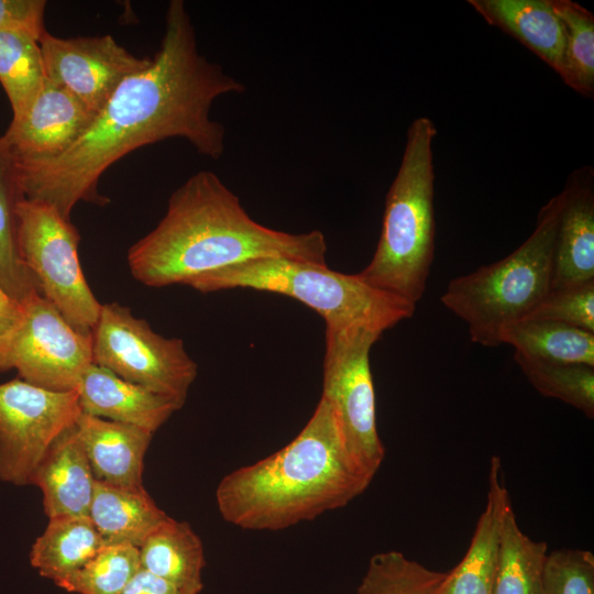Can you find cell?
<instances>
[{"mask_svg":"<svg viewBox=\"0 0 594 594\" xmlns=\"http://www.w3.org/2000/svg\"><path fill=\"white\" fill-rule=\"evenodd\" d=\"M548 546L520 529L508 496L499 521V546L492 594H543Z\"/></svg>","mask_w":594,"mask_h":594,"instance_id":"obj_23","label":"cell"},{"mask_svg":"<svg viewBox=\"0 0 594 594\" xmlns=\"http://www.w3.org/2000/svg\"><path fill=\"white\" fill-rule=\"evenodd\" d=\"M444 576L399 551L380 552L370 559L356 594H437Z\"/></svg>","mask_w":594,"mask_h":594,"instance_id":"obj_29","label":"cell"},{"mask_svg":"<svg viewBox=\"0 0 594 594\" xmlns=\"http://www.w3.org/2000/svg\"><path fill=\"white\" fill-rule=\"evenodd\" d=\"M371 482L350 460L333 411L320 397L288 444L227 474L215 495L227 522L244 530L275 531L345 506Z\"/></svg>","mask_w":594,"mask_h":594,"instance_id":"obj_3","label":"cell"},{"mask_svg":"<svg viewBox=\"0 0 594 594\" xmlns=\"http://www.w3.org/2000/svg\"><path fill=\"white\" fill-rule=\"evenodd\" d=\"M564 190L539 211L529 238L506 257L451 279L441 302L466 324L472 342L501 345V332L527 318L551 289Z\"/></svg>","mask_w":594,"mask_h":594,"instance_id":"obj_6","label":"cell"},{"mask_svg":"<svg viewBox=\"0 0 594 594\" xmlns=\"http://www.w3.org/2000/svg\"><path fill=\"white\" fill-rule=\"evenodd\" d=\"M499 339L526 358L594 366V333L564 323L522 319L505 326Z\"/></svg>","mask_w":594,"mask_h":594,"instance_id":"obj_24","label":"cell"},{"mask_svg":"<svg viewBox=\"0 0 594 594\" xmlns=\"http://www.w3.org/2000/svg\"><path fill=\"white\" fill-rule=\"evenodd\" d=\"M23 316L13 337L9 366L19 378L53 392L76 391L92 364L91 334L75 330L40 293L23 302Z\"/></svg>","mask_w":594,"mask_h":594,"instance_id":"obj_11","label":"cell"},{"mask_svg":"<svg viewBox=\"0 0 594 594\" xmlns=\"http://www.w3.org/2000/svg\"><path fill=\"white\" fill-rule=\"evenodd\" d=\"M592 172L573 175L566 187L553 251L551 289L594 280V193Z\"/></svg>","mask_w":594,"mask_h":594,"instance_id":"obj_16","label":"cell"},{"mask_svg":"<svg viewBox=\"0 0 594 594\" xmlns=\"http://www.w3.org/2000/svg\"><path fill=\"white\" fill-rule=\"evenodd\" d=\"M140 568L139 548L103 544L82 568L57 586L77 594H120Z\"/></svg>","mask_w":594,"mask_h":594,"instance_id":"obj_30","label":"cell"},{"mask_svg":"<svg viewBox=\"0 0 594 594\" xmlns=\"http://www.w3.org/2000/svg\"><path fill=\"white\" fill-rule=\"evenodd\" d=\"M168 515L141 487H121L95 482L89 518L105 544L139 548Z\"/></svg>","mask_w":594,"mask_h":594,"instance_id":"obj_20","label":"cell"},{"mask_svg":"<svg viewBox=\"0 0 594 594\" xmlns=\"http://www.w3.org/2000/svg\"><path fill=\"white\" fill-rule=\"evenodd\" d=\"M89 516H55L30 550V563L56 585L82 568L103 546Z\"/></svg>","mask_w":594,"mask_h":594,"instance_id":"obj_22","label":"cell"},{"mask_svg":"<svg viewBox=\"0 0 594 594\" xmlns=\"http://www.w3.org/2000/svg\"><path fill=\"white\" fill-rule=\"evenodd\" d=\"M468 2L490 25L515 37L560 74L563 33L551 0H469Z\"/></svg>","mask_w":594,"mask_h":594,"instance_id":"obj_19","label":"cell"},{"mask_svg":"<svg viewBox=\"0 0 594 594\" xmlns=\"http://www.w3.org/2000/svg\"><path fill=\"white\" fill-rule=\"evenodd\" d=\"M15 215L19 255L38 293L75 330L91 334L101 304L79 263L77 229L41 201L23 198L16 205Z\"/></svg>","mask_w":594,"mask_h":594,"instance_id":"obj_7","label":"cell"},{"mask_svg":"<svg viewBox=\"0 0 594 594\" xmlns=\"http://www.w3.org/2000/svg\"><path fill=\"white\" fill-rule=\"evenodd\" d=\"M525 319L551 320L594 333V280L550 290Z\"/></svg>","mask_w":594,"mask_h":594,"instance_id":"obj_32","label":"cell"},{"mask_svg":"<svg viewBox=\"0 0 594 594\" xmlns=\"http://www.w3.org/2000/svg\"><path fill=\"white\" fill-rule=\"evenodd\" d=\"M140 566L187 594L204 587V546L187 521L167 516L139 547Z\"/></svg>","mask_w":594,"mask_h":594,"instance_id":"obj_21","label":"cell"},{"mask_svg":"<svg viewBox=\"0 0 594 594\" xmlns=\"http://www.w3.org/2000/svg\"><path fill=\"white\" fill-rule=\"evenodd\" d=\"M201 293L245 288L294 298L319 314L326 328L364 327L383 333L414 316L416 305L326 265L282 257L251 260L186 283Z\"/></svg>","mask_w":594,"mask_h":594,"instance_id":"obj_5","label":"cell"},{"mask_svg":"<svg viewBox=\"0 0 594 594\" xmlns=\"http://www.w3.org/2000/svg\"><path fill=\"white\" fill-rule=\"evenodd\" d=\"M91 339L94 364L184 406L198 366L182 339L156 333L119 302L101 305Z\"/></svg>","mask_w":594,"mask_h":594,"instance_id":"obj_9","label":"cell"},{"mask_svg":"<svg viewBox=\"0 0 594 594\" xmlns=\"http://www.w3.org/2000/svg\"><path fill=\"white\" fill-rule=\"evenodd\" d=\"M95 482L86 451L73 425L51 444L29 484L42 491L45 515L52 518L89 516Z\"/></svg>","mask_w":594,"mask_h":594,"instance_id":"obj_15","label":"cell"},{"mask_svg":"<svg viewBox=\"0 0 594 594\" xmlns=\"http://www.w3.org/2000/svg\"><path fill=\"white\" fill-rule=\"evenodd\" d=\"M95 116L47 78L33 102L0 136L18 164L38 163L65 153L89 128Z\"/></svg>","mask_w":594,"mask_h":594,"instance_id":"obj_13","label":"cell"},{"mask_svg":"<svg viewBox=\"0 0 594 594\" xmlns=\"http://www.w3.org/2000/svg\"><path fill=\"white\" fill-rule=\"evenodd\" d=\"M120 594H187L174 584L141 569Z\"/></svg>","mask_w":594,"mask_h":594,"instance_id":"obj_35","label":"cell"},{"mask_svg":"<svg viewBox=\"0 0 594 594\" xmlns=\"http://www.w3.org/2000/svg\"><path fill=\"white\" fill-rule=\"evenodd\" d=\"M563 33L560 76L576 92L592 97L594 92V15L571 0H551Z\"/></svg>","mask_w":594,"mask_h":594,"instance_id":"obj_27","label":"cell"},{"mask_svg":"<svg viewBox=\"0 0 594 594\" xmlns=\"http://www.w3.org/2000/svg\"><path fill=\"white\" fill-rule=\"evenodd\" d=\"M436 134L427 117L409 125L400 166L386 195L377 246L358 273L369 285L414 305L424 296L435 254Z\"/></svg>","mask_w":594,"mask_h":594,"instance_id":"obj_4","label":"cell"},{"mask_svg":"<svg viewBox=\"0 0 594 594\" xmlns=\"http://www.w3.org/2000/svg\"><path fill=\"white\" fill-rule=\"evenodd\" d=\"M75 426L96 481L121 487L143 486L144 457L154 433L84 413Z\"/></svg>","mask_w":594,"mask_h":594,"instance_id":"obj_17","label":"cell"},{"mask_svg":"<svg viewBox=\"0 0 594 594\" xmlns=\"http://www.w3.org/2000/svg\"><path fill=\"white\" fill-rule=\"evenodd\" d=\"M326 254L321 231L296 234L265 227L218 175L200 170L173 191L163 219L129 249L128 265L143 285L164 287L256 258L326 265Z\"/></svg>","mask_w":594,"mask_h":594,"instance_id":"obj_2","label":"cell"},{"mask_svg":"<svg viewBox=\"0 0 594 594\" xmlns=\"http://www.w3.org/2000/svg\"><path fill=\"white\" fill-rule=\"evenodd\" d=\"M382 333L364 328H326L322 394L355 468L373 480L385 448L377 431L370 352Z\"/></svg>","mask_w":594,"mask_h":594,"instance_id":"obj_8","label":"cell"},{"mask_svg":"<svg viewBox=\"0 0 594 594\" xmlns=\"http://www.w3.org/2000/svg\"><path fill=\"white\" fill-rule=\"evenodd\" d=\"M22 316V304L0 287V372L10 370L9 352Z\"/></svg>","mask_w":594,"mask_h":594,"instance_id":"obj_34","label":"cell"},{"mask_svg":"<svg viewBox=\"0 0 594 594\" xmlns=\"http://www.w3.org/2000/svg\"><path fill=\"white\" fill-rule=\"evenodd\" d=\"M22 199L14 160L0 139V287L21 304L38 293L18 251L15 209Z\"/></svg>","mask_w":594,"mask_h":594,"instance_id":"obj_26","label":"cell"},{"mask_svg":"<svg viewBox=\"0 0 594 594\" xmlns=\"http://www.w3.org/2000/svg\"><path fill=\"white\" fill-rule=\"evenodd\" d=\"M76 392L81 413L152 433L183 407L94 363L81 375Z\"/></svg>","mask_w":594,"mask_h":594,"instance_id":"obj_14","label":"cell"},{"mask_svg":"<svg viewBox=\"0 0 594 594\" xmlns=\"http://www.w3.org/2000/svg\"><path fill=\"white\" fill-rule=\"evenodd\" d=\"M521 372L542 396L564 402L594 417V366L542 361L515 353Z\"/></svg>","mask_w":594,"mask_h":594,"instance_id":"obj_28","label":"cell"},{"mask_svg":"<svg viewBox=\"0 0 594 594\" xmlns=\"http://www.w3.org/2000/svg\"><path fill=\"white\" fill-rule=\"evenodd\" d=\"M40 45L46 78L94 116L125 78L143 70L152 61L131 54L109 34L62 38L46 31Z\"/></svg>","mask_w":594,"mask_h":594,"instance_id":"obj_12","label":"cell"},{"mask_svg":"<svg viewBox=\"0 0 594 594\" xmlns=\"http://www.w3.org/2000/svg\"><path fill=\"white\" fill-rule=\"evenodd\" d=\"M40 37L22 29L0 30V82L18 120L41 91L46 74Z\"/></svg>","mask_w":594,"mask_h":594,"instance_id":"obj_25","label":"cell"},{"mask_svg":"<svg viewBox=\"0 0 594 594\" xmlns=\"http://www.w3.org/2000/svg\"><path fill=\"white\" fill-rule=\"evenodd\" d=\"M543 594H594V556L582 549L548 553Z\"/></svg>","mask_w":594,"mask_h":594,"instance_id":"obj_31","label":"cell"},{"mask_svg":"<svg viewBox=\"0 0 594 594\" xmlns=\"http://www.w3.org/2000/svg\"><path fill=\"white\" fill-rule=\"evenodd\" d=\"M487 503L481 514L469 549L463 559L450 571L437 594H492L495 581L501 512L509 496L504 483L502 462L491 459Z\"/></svg>","mask_w":594,"mask_h":594,"instance_id":"obj_18","label":"cell"},{"mask_svg":"<svg viewBox=\"0 0 594 594\" xmlns=\"http://www.w3.org/2000/svg\"><path fill=\"white\" fill-rule=\"evenodd\" d=\"M81 414L76 391L53 392L21 378L0 384V481L28 485L51 444Z\"/></svg>","mask_w":594,"mask_h":594,"instance_id":"obj_10","label":"cell"},{"mask_svg":"<svg viewBox=\"0 0 594 594\" xmlns=\"http://www.w3.org/2000/svg\"><path fill=\"white\" fill-rule=\"evenodd\" d=\"M45 7L44 0H0V30L22 29L42 38Z\"/></svg>","mask_w":594,"mask_h":594,"instance_id":"obj_33","label":"cell"},{"mask_svg":"<svg viewBox=\"0 0 594 594\" xmlns=\"http://www.w3.org/2000/svg\"><path fill=\"white\" fill-rule=\"evenodd\" d=\"M244 91L241 81L199 53L185 3L173 0L151 64L119 85L84 134L56 158L14 162L23 198L69 220L79 201L109 202L98 191L102 174L141 146L180 138L217 160L224 151L226 128L211 118L212 103Z\"/></svg>","mask_w":594,"mask_h":594,"instance_id":"obj_1","label":"cell"}]
</instances>
